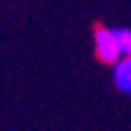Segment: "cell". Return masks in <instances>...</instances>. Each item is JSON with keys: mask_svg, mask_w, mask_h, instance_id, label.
I'll list each match as a JSON object with an SVG mask.
<instances>
[{"mask_svg": "<svg viewBox=\"0 0 131 131\" xmlns=\"http://www.w3.org/2000/svg\"><path fill=\"white\" fill-rule=\"evenodd\" d=\"M94 54H96V59H102L106 64H114L119 57H124L116 40H114L111 27H106V25H96L94 27Z\"/></svg>", "mask_w": 131, "mask_h": 131, "instance_id": "obj_1", "label": "cell"}, {"mask_svg": "<svg viewBox=\"0 0 131 131\" xmlns=\"http://www.w3.org/2000/svg\"><path fill=\"white\" fill-rule=\"evenodd\" d=\"M111 67H114V87L121 94H129L131 92V54L119 57Z\"/></svg>", "mask_w": 131, "mask_h": 131, "instance_id": "obj_2", "label": "cell"}, {"mask_svg": "<svg viewBox=\"0 0 131 131\" xmlns=\"http://www.w3.org/2000/svg\"><path fill=\"white\" fill-rule=\"evenodd\" d=\"M111 32H114V40H116L119 50H121V54H131V30L129 27H111Z\"/></svg>", "mask_w": 131, "mask_h": 131, "instance_id": "obj_3", "label": "cell"}]
</instances>
